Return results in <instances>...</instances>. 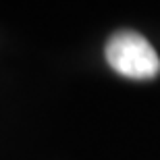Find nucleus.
<instances>
[{"label":"nucleus","mask_w":160,"mask_h":160,"mask_svg":"<svg viewBox=\"0 0 160 160\" xmlns=\"http://www.w3.org/2000/svg\"><path fill=\"white\" fill-rule=\"evenodd\" d=\"M104 58L112 71L133 81H150L160 75V56L142 33L117 31L104 46Z\"/></svg>","instance_id":"nucleus-1"}]
</instances>
